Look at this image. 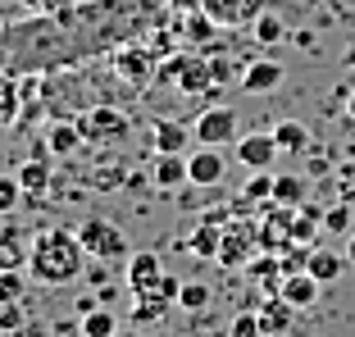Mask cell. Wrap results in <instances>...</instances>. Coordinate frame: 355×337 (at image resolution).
<instances>
[{
    "label": "cell",
    "instance_id": "5b68a950",
    "mask_svg": "<svg viewBox=\"0 0 355 337\" xmlns=\"http://www.w3.org/2000/svg\"><path fill=\"white\" fill-rule=\"evenodd\" d=\"M78 128H83L87 141H123L128 137V114L123 110H110V105H96L78 119Z\"/></svg>",
    "mask_w": 355,
    "mask_h": 337
},
{
    "label": "cell",
    "instance_id": "277c9868",
    "mask_svg": "<svg viewBox=\"0 0 355 337\" xmlns=\"http://www.w3.org/2000/svg\"><path fill=\"white\" fill-rule=\"evenodd\" d=\"M155 83H178V92H209L214 87V78H209V60H200V55H173V60L159 64V78Z\"/></svg>",
    "mask_w": 355,
    "mask_h": 337
},
{
    "label": "cell",
    "instance_id": "5bb4252c",
    "mask_svg": "<svg viewBox=\"0 0 355 337\" xmlns=\"http://www.w3.org/2000/svg\"><path fill=\"white\" fill-rule=\"evenodd\" d=\"M319 292H324V283H319L310 269H301V274H287V278H282V287H278V296H287L296 310H310L314 301H319Z\"/></svg>",
    "mask_w": 355,
    "mask_h": 337
},
{
    "label": "cell",
    "instance_id": "836d02e7",
    "mask_svg": "<svg viewBox=\"0 0 355 337\" xmlns=\"http://www.w3.org/2000/svg\"><path fill=\"white\" fill-rule=\"evenodd\" d=\"M228 337H264V328H260V315H255V310L237 315V319L228 324Z\"/></svg>",
    "mask_w": 355,
    "mask_h": 337
},
{
    "label": "cell",
    "instance_id": "ffe728a7",
    "mask_svg": "<svg viewBox=\"0 0 355 337\" xmlns=\"http://www.w3.org/2000/svg\"><path fill=\"white\" fill-rule=\"evenodd\" d=\"M346 264H351V260H346V255H337V251H310V264H305V269H310V274L328 287V283H337V278L346 274Z\"/></svg>",
    "mask_w": 355,
    "mask_h": 337
},
{
    "label": "cell",
    "instance_id": "8fae6325",
    "mask_svg": "<svg viewBox=\"0 0 355 337\" xmlns=\"http://www.w3.org/2000/svg\"><path fill=\"white\" fill-rule=\"evenodd\" d=\"M187 164H191V187H219L223 173H228V159H223L219 146H200V150H191Z\"/></svg>",
    "mask_w": 355,
    "mask_h": 337
},
{
    "label": "cell",
    "instance_id": "484cf974",
    "mask_svg": "<svg viewBox=\"0 0 355 337\" xmlns=\"http://www.w3.org/2000/svg\"><path fill=\"white\" fill-rule=\"evenodd\" d=\"M114 333H119V319L105 306H96L92 315H83V337H114Z\"/></svg>",
    "mask_w": 355,
    "mask_h": 337
},
{
    "label": "cell",
    "instance_id": "ac0fdd59",
    "mask_svg": "<svg viewBox=\"0 0 355 337\" xmlns=\"http://www.w3.org/2000/svg\"><path fill=\"white\" fill-rule=\"evenodd\" d=\"M46 150H51V146H42L37 155L28 159V164L19 168V182H23V191H28V196H42V191L51 187V159H46Z\"/></svg>",
    "mask_w": 355,
    "mask_h": 337
},
{
    "label": "cell",
    "instance_id": "1f68e13d",
    "mask_svg": "<svg viewBox=\"0 0 355 337\" xmlns=\"http://www.w3.org/2000/svg\"><path fill=\"white\" fill-rule=\"evenodd\" d=\"M23 324H28V319H23V306H19V301H5V306H0V333L19 337Z\"/></svg>",
    "mask_w": 355,
    "mask_h": 337
},
{
    "label": "cell",
    "instance_id": "7c38bea8",
    "mask_svg": "<svg viewBox=\"0 0 355 337\" xmlns=\"http://www.w3.org/2000/svg\"><path fill=\"white\" fill-rule=\"evenodd\" d=\"M159 278H164V264H159L155 251H137L132 260H128V287H132V296L155 292Z\"/></svg>",
    "mask_w": 355,
    "mask_h": 337
},
{
    "label": "cell",
    "instance_id": "7402d4cb",
    "mask_svg": "<svg viewBox=\"0 0 355 337\" xmlns=\"http://www.w3.org/2000/svg\"><path fill=\"white\" fill-rule=\"evenodd\" d=\"M83 128L78 123H69V119H60V123L51 128V137H46V146H51V155H73L78 146H83Z\"/></svg>",
    "mask_w": 355,
    "mask_h": 337
},
{
    "label": "cell",
    "instance_id": "7a4b0ae2",
    "mask_svg": "<svg viewBox=\"0 0 355 337\" xmlns=\"http://www.w3.org/2000/svg\"><path fill=\"white\" fill-rule=\"evenodd\" d=\"M260 251H264L260 219H228L223 223V246H219V260L214 264H223V269H246Z\"/></svg>",
    "mask_w": 355,
    "mask_h": 337
},
{
    "label": "cell",
    "instance_id": "83f0119b",
    "mask_svg": "<svg viewBox=\"0 0 355 337\" xmlns=\"http://www.w3.org/2000/svg\"><path fill=\"white\" fill-rule=\"evenodd\" d=\"M319 228H324V214L310 210V205H301V210H296V223H292V242H310Z\"/></svg>",
    "mask_w": 355,
    "mask_h": 337
},
{
    "label": "cell",
    "instance_id": "52a82bcc",
    "mask_svg": "<svg viewBox=\"0 0 355 337\" xmlns=\"http://www.w3.org/2000/svg\"><path fill=\"white\" fill-rule=\"evenodd\" d=\"M200 10L219 28H246L264 14V0H200Z\"/></svg>",
    "mask_w": 355,
    "mask_h": 337
},
{
    "label": "cell",
    "instance_id": "9a60e30c",
    "mask_svg": "<svg viewBox=\"0 0 355 337\" xmlns=\"http://www.w3.org/2000/svg\"><path fill=\"white\" fill-rule=\"evenodd\" d=\"M114 64H119V74L128 78V83H155L159 78V64H155V55H146V51H119L114 55Z\"/></svg>",
    "mask_w": 355,
    "mask_h": 337
},
{
    "label": "cell",
    "instance_id": "4fadbf2b",
    "mask_svg": "<svg viewBox=\"0 0 355 337\" xmlns=\"http://www.w3.org/2000/svg\"><path fill=\"white\" fill-rule=\"evenodd\" d=\"M278 141H273V132H251V137L237 141V159L246 168H273V159H278Z\"/></svg>",
    "mask_w": 355,
    "mask_h": 337
},
{
    "label": "cell",
    "instance_id": "8d00e7d4",
    "mask_svg": "<svg viewBox=\"0 0 355 337\" xmlns=\"http://www.w3.org/2000/svg\"><path fill=\"white\" fill-rule=\"evenodd\" d=\"M324 228H328V232H346V228H351V210H346V205L324 210Z\"/></svg>",
    "mask_w": 355,
    "mask_h": 337
},
{
    "label": "cell",
    "instance_id": "ee69618b",
    "mask_svg": "<svg viewBox=\"0 0 355 337\" xmlns=\"http://www.w3.org/2000/svg\"><path fill=\"white\" fill-rule=\"evenodd\" d=\"M346 260L355 264V237H351V242H346Z\"/></svg>",
    "mask_w": 355,
    "mask_h": 337
},
{
    "label": "cell",
    "instance_id": "4dcf8cb0",
    "mask_svg": "<svg viewBox=\"0 0 355 337\" xmlns=\"http://www.w3.org/2000/svg\"><path fill=\"white\" fill-rule=\"evenodd\" d=\"M178 306H182V310H205V306H209V287H205V283H182V292H178Z\"/></svg>",
    "mask_w": 355,
    "mask_h": 337
},
{
    "label": "cell",
    "instance_id": "7bdbcfd3",
    "mask_svg": "<svg viewBox=\"0 0 355 337\" xmlns=\"http://www.w3.org/2000/svg\"><path fill=\"white\" fill-rule=\"evenodd\" d=\"M42 333H46V328H32V324H23V333H19V337H42Z\"/></svg>",
    "mask_w": 355,
    "mask_h": 337
},
{
    "label": "cell",
    "instance_id": "9c48e42d",
    "mask_svg": "<svg viewBox=\"0 0 355 337\" xmlns=\"http://www.w3.org/2000/svg\"><path fill=\"white\" fill-rule=\"evenodd\" d=\"M150 182H155L159 191L187 187V182H191V164H187V155H178V150H155V159H150Z\"/></svg>",
    "mask_w": 355,
    "mask_h": 337
},
{
    "label": "cell",
    "instance_id": "f6af8a7d",
    "mask_svg": "<svg viewBox=\"0 0 355 337\" xmlns=\"http://www.w3.org/2000/svg\"><path fill=\"white\" fill-rule=\"evenodd\" d=\"M346 110H351V114H355V92H351V101H346Z\"/></svg>",
    "mask_w": 355,
    "mask_h": 337
},
{
    "label": "cell",
    "instance_id": "6da1fadb",
    "mask_svg": "<svg viewBox=\"0 0 355 337\" xmlns=\"http://www.w3.org/2000/svg\"><path fill=\"white\" fill-rule=\"evenodd\" d=\"M87 246L73 228H42L32 242V260H28V278L42 287H69L83 278L87 269Z\"/></svg>",
    "mask_w": 355,
    "mask_h": 337
},
{
    "label": "cell",
    "instance_id": "44dd1931",
    "mask_svg": "<svg viewBox=\"0 0 355 337\" xmlns=\"http://www.w3.org/2000/svg\"><path fill=\"white\" fill-rule=\"evenodd\" d=\"M273 141H278L282 155H301V150L310 146V132H305V123H296V119H282V123L273 128Z\"/></svg>",
    "mask_w": 355,
    "mask_h": 337
},
{
    "label": "cell",
    "instance_id": "2e32d148",
    "mask_svg": "<svg viewBox=\"0 0 355 337\" xmlns=\"http://www.w3.org/2000/svg\"><path fill=\"white\" fill-rule=\"evenodd\" d=\"M191 137H196V128L178 123V119H155V128H150V141H155V150H182L191 146Z\"/></svg>",
    "mask_w": 355,
    "mask_h": 337
},
{
    "label": "cell",
    "instance_id": "d4e9b609",
    "mask_svg": "<svg viewBox=\"0 0 355 337\" xmlns=\"http://www.w3.org/2000/svg\"><path fill=\"white\" fill-rule=\"evenodd\" d=\"M273 182H278V173H273V168H251V182H246V191H241V196L255 200V205H264V200H273Z\"/></svg>",
    "mask_w": 355,
    "mask_h": 337
},
{
    "label": "cell",
    "instance_id": "b9f144b4",
    "mask_svg": "<svg viewBox=\"0 0 355 337\" xmlns=\"http://www.w3.org/2000/svg\"><path fill=\"white\" fill-rule=\"evenodd\" d=\"M114 337H146V333H141V324H128V328H119Z\"/></svg>",
    "mask_w": 355,
    "mask_h": 337
},
{
    "label": "cell",
    "instance_id": "e0dca14e",
    "mask_svg": "<svg viewBox=\"0 0 355 337\" xmlns=\"http://www.w3.org/2000/svg\"><path fill=\"white\" fill-rule=\"evenodd\" d=\"M237 83H241V92H251V96L273 92V87L282 83V64H273V60H255V64H246V74H241Z\"/></svg>",
    "mask_w": 355,
    "mask_h": 337
},
{
    "label": "cell",
    "instance_id": "3957f363",
    "mask_svg": "<svg viewBox=\"0 0 355 337\" xmlns=\"http://www.w3.org/2000/svg\"><path fill=\"white\" fill-rule=\"evenodd\" d=\"M78 237H83V246H87L92 260H105V264L132 260V251H128L119 223H110V219H83V223H78Z\"/></svg>",
    "mask_w": 355,
    "mask_h": 337
},
{
    "label": "cell",
    "instance_id": "d6986e66",
    "mask_svg": "<svg viewBox=\"0 0 355 337\" xmlns=\"http://www.w3.org/2000/svg\"><path fill=\"white\" fill-rule=\"evenodd\" d=\"M219 246H223V223L200 219L196 228H191V251H196L200 260H219Z\"/></svg>",
    "mask_w": 355,
    "mask_h": 337
},
{
    "label": "cell",
    "instance_id": "f546056e",
    "mask_svg": "<svg viewBox=\"0 0 355 337\" xmlns=\"http://www.w3.org/2000/svg\"><path fill=\"white\" fill-rule=\"evenodd\" d=\"M28 269H0V306L5 301H23V287H28Z\"/></svg>",
    "mask_w": 355,
    "mask_h": 337
},
{
    "label": "cell",
    "instance_id": "60d3db41",
    "mask_svg": "<svg viewBox=\"0 0 355 337\" xmlns=\"http://www.w3.org/2000/svg\"><path fill=\"white\" fill-rule=\"evenodd\" d=\"M83 333V324H55V337H78Z\"/></svg>",
    "mask_w": 355,
    "mask_h": 337
},
{
    "label": "cell",
    "instance_id": "ba28073f",
    "mask_svg": "<svg viewBox=\"0 0 355 337\" xmlns=\"http://www.w3.org/2000/svg\"><path fill=\"white\" fill-rule=\"evenodd\" d=\"M32 237L23 223H14V214H10V223L0 228V269H28V260H32Z\"/></svg>",
    "mask_w": 355,
    "mask_h": 337
},
{
    "label": "cell",
    "instance_id": "f1b7e54d",
    "mask_svg": "<svg viewBox=\"0 0 355 337\" xmlns=\"http://www.w3.org/2000/svg\"><path fill=\"white\" fill-rule=\"evenodd\" d=\"M14 114H19V87L10 74H0V128H10Z\"/></svg>",
    "mask_w": 355,
    "mask_h": 337
},
{
    "label": "cell",
    "instance_id": "cb8c5ba5",
    "mask_svg": "<svg viewBox=\"0 0 355 337\" xmlns=\"http://www.w3.org/2000/svg\"><path fill=\"white\" fill-rule=\"evenodd\" d=\"M273 200L301 210V205H305V178H301V173H278V182H273Z\"/></svg>",
    "mask_w": 355,
    "mask_h": 337
},
{
    "label": "cell",
    "instance_id": "4316f807",
    "mask_svg": "<svg viewBox=\"0 0 355 337\" xmlns=\"http://www.w3.org/2000/svg\"><path fill=\"white\" fill-rule=\"evenodd\" d=\"M23 196H28V191H23L19 173H0V214H5V219L19 210V200H23Z\"/></svg>",
    "mask_w": 355,
    "mask_h": 337
},
{
    "label": "cell",
    "instance_id": "30bf717a",
    "mask_svg": "<svg viewBox=\"0 0 355 337\" xmlns=\"http://www.w3.org/2000/svg\"><path fill=\"white\" fill-rule=\"evenodd\" d=\"M255 315H260V328H264V337H287V333L296 328V315H301V310H296L292 301H287V296L269 292V296H264V306L255 310Z\"/></svg>",
    "mask_w": 355,
    "mask_h": 337
},
{
    "label": "cell",
    "instance_id": "d6a6232c",
    "mask_svg": "<svg viewBox=\"0 0 355 337\" xmlns=\"http://www.w3.org/2000/svg\"><path fill=\"white\" fill-rule=\"evenodd\" d=\"M251 28H255V42H264V46H269V42H282V19H278V14H260Z\"/></svg>",
    "mask_w": 355,
    "mask_h": 337
},
{
    "label": "cell",
    "instance_id": "e575fe53",
    "mask_svg": "<svg viewBox=\"0 0 355 337\" xmlns=\"http://www.w3.org/2000/svg\"><path fill=\"white\" fill-rule=\"evenodd\" d=\"M214 28H219V23L209 19L205 10H196V14L187 19V42H205V37H214Z\"/></svg>",
    "mask_w": 355,
    "mask_h": 337
},
{
    "label": "cell",
    "instance_id": "74e56055",
    "mask_svg": "<svg viewBox=\"0 0 355 337\" xmlns=\"http://www.w3.org/2000/svg\"><path fill=\"white\" fill-rule=\"evenodd\" d=\"M23 5H28L32 19H42V14H60V10H69L73 0H23Z\"/></svg>",
    "mask_w": 355,
    "mask_h": 337
},
{
    "label": "cell",
    "instance_id": "d590c367",
    "mask_svg": "<svg viewBox=\"0 0 355 337\" xmlns=\"http://www.w3.org/2000/svg\"><path fill=\"white\" fill-rule=\"evenodd\" d=\"M232 74H237V64H232L228 55H209V78H214V87H223Z\"/></svg>",
    "mask_w": 355,
    "mask_h": 337
},
{
    "label": "cell",
    "instance_id": "8992f818",
    "mask_svg": "<svg viewBox=\"0 0 355 337\" xmlns=\"http://www.w3.org/2000/svg\"><path fill=\"white\" fill-rule=\"evenodd\" d=\"M232 137H237V114H232L228 105L200 110V119H196V141L200 146H228Z\"/></svg>",
    "mask_w": 355,
    "mask_h": 337
},
{
    "label": "cell",
    "instance_id": "603a6c76",
    "mask_svg": "<svg viewBox=\"0 0 355 337\" xmlns=\"http://www.w3.org/2000/svg\"><path fill=\"white\" fill-rule=\"evenodd\" d=\"M168 306H173V301H164L159 292H141L132 301V324H159V319L168 315Z\"/></svg>",
    "mask_w": 355,
    "mask_h": 337
},
{
    "label": "cell",
    "instance_id": "f35d334b",
    "mask_svg": "<svg viewBox=\"0 0 355 337\" xmlns=\"http://www.w3.org/2000/svg\"><path fill=\"white\" fill-rule=\"evenodd\" d=\"M155 292H159V296H164V301H173V306H178V292H182V278H173V274H164V278H159V287H155Z\"/></svg>",
    "mask_w": 355,
    "mask_h": 337
},
{
    "label": "cell",
    "instance_id": "ab89813d",
    "mask_svg": "<svg viewBox=\"0 0 355 337\" xmlns=\"http://www.w3.org/2000/svg\"><path fill=\"white\" fill-rule=\"evenodd\" d=\"M0 74H14V51H10L5 37H0Z\"/></svg>",
    "mask_w": 355,
    "mask_h": 337
}]
</instances>
